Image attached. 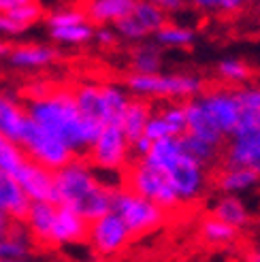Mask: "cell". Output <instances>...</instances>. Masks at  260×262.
I'll return each mask as SVG.
<instances>
[{"label": "cell", "mask_w": 260, "mask_h": 262, "mask_svg": "<svg viewBox=\"0 0 260 262\" xmlns=\"http://www.w3.org/2000/svg\"><path fill=\"white\" fill-rule=\"evenodd\" d=\"M60 205L71 207L90 224L111 211V196L115 190L98 183L79 164H71L54 173Z\"/></svg>", "instance_id": "obj_1"}, {"label": "cell", "mask_w": 260, "mask_h": 262, "mask_svg": "<svg viewBox=\"0 0 260 262\" xmlns=\"http://www.w3.org/2000/svg\"><path fill=\"white\" fill-rule=\"evenodd\" d=\"M122 192L135 194L139 199L154 203L156 207H166V209H171L179 203V194L175 192L168 173L158 166L147 164L145 160L128 166Z\"/></svg>", "instance_id": "obj_2"}, {"label": "cell", "mask_w": 260, "mask_h": 262, "mask_svg": "<svg viewBox=\"0 0 260 262\" xmlns=\"http://www.w3.org/2000/svg\"><path fill=\"white\" fill-rule=\"evenodd\" d=\"M111 211L124 220V224L130 232H143L151 226H158L162 220L160 207L128 192H113Z\"/></svg>", "instance_id": "obj_3"}, {"label": "cell", "mask_w": 260, "mask_h": 262, "mask_svg": "<svg viewBox=\"0 0 260 262\" xmlns=\"http://www.w3.org/2000/svg\"><path fill=\"white\" fill-rule=\"evenodd\" d=\"M126 137L122 126H105L100 137L90 145L88 154L79 158V166L92 164L100 168H122L126 162Z\"/></svg>", "instance_id": "obj_4"}, {"label": "cell", "mask_w": 260, "mask_h": 262, "mask_svg": "<svg viewBox=\"0 0 260 262\" xmlns=\"http://www.w3.org/2000/svg\"><path fill=\"white\" fill-rule=\"evenodd\" d=\"M54 222H56V205L51 203H32V213L28 222V241L30 250L34 252H51L60 245L54 234Z\"/></svg>", "instance_id": "obj_5"}, {"label": "cell", "mask_w": 260, "mask_h": 262, "mask_svg": "<svg viewBox=\"0 0 260 262\" xmlns=\"http://www.w3.org/2000/svg\"><path fill=\"white\" fill-rule=\"evenodd\" d=\"M19 181V186L26 190V194L34 201L41 203H51V205H60V196L56 190V179L54 173L43 168L41 164H36L28 160L24 156V166L15 177Z\"/></svg>", "instance_id": "obj_6"}, {"label": "cell", "mask_w": 260, "mask_h": 262, "mask_svg": "<svg viewBox=\"0 0 260 262\" xmlns=\"http://www.w3.org/2000/svg\"><path fill=\"white\" fill-rule=\"evenodd\" d=\"M128 88L139 94H158V96H184L199 92L201 83L190 77H156V75H135L126 79Z\"/></svg>", "instance_id": "obj_7"}, {"label": "cell", "mask_w": 260, "mask_h": 262, "mask_svg": "<svg viewBox=\"0 0 260 262\" xmlns=\"http://www.w3.org/2000/svg\"><path fill=\"white\" fill-rule=\"evenodd\" d=\"M0 211L24 226H28L32 213V199L19 186V181L5 171H0Z\"/></svg>", "instance_id": "obj_8"}, {"label": "cell", "mask_w": 260, "mask_h": 262, "mask_svg": "<svg viewBox=\"0 0 260 262\" xmlns=\"http://www.w3.org/2000/svg\"><path fill=\"white\" fill-rule=\"evenodd\" d=\"M164 24H166V17L160 7H156L154 3H139V0H137L135 11L128 17L115 21L118 30L126 34L128 38H143L154 30L158 32Z\"/></svg>", "instance_id": "obj_9"}, {"label": "cell", "mask_w": 260, "mask_h": 262, "mask_svg": "<svg viewBox=\"0 0 260 262\" xmlns=\"http://www.w3.org/2000/svg\"><path fill=\"white\" fill-rule=\"evenodd\" d=\"M128 234H130V230L126 228L124 220L120 215H115L113 211H109L107 215H102L100 220H96L92 224V237L90 239H92L96 252L111 254L126 243Z\"/></svg>", "instance_id": "obj_10"}, {"label": "cell", "mask_w": 260, "mask_h": 262, "mask_svg": "<svg viewBox=\"0 0 260 262\" xmlns=\"http://www.w3.org/2000/svg\"><path fill=\"white\" fill-rule=\"evenodd\" d=\"M222 168H248L260 175V135L237 137L232 147L226 149Z\"/></svg>", "instance_id": "obj_11"}, {"label": "cell", "mask_w": 260, "mask_h": 262, "mask_svg": "<svg viewBox=\"0 0 260 262\" xmlns=\"http://www.w3.org/2000/svg\"><path fill=\"white\" fill-rule=\"evenodd\" d=\"M54 234L62 241H75L83 243L92 237V224L83 220L79 213H75L67 205H56V222H54Z\"/></svg>", "instance_id": "obj_12"}, {"label": "cell", "mask_w": 260, "mask_h": 262, "mask_svg": "<svg viewBox=\"0 0 260 262\" xmlns=\"http://www.w3.org/2000/svg\"><path fill=\"white\" fill-rule=\"evenodd\" d=\"M164 171L168 173L173 181V188L179 196H194L199 194L201 183H203V175H201V166L197 162H192L190 158H186L184 154H179L177 158L168 164Z\"/></svg>", "instance_id": "obj_13"}, {"label": "cell", "mask_w": 260, "mask_h": 262, "mask_svg": "<svg viewBox=\"0 0 260 262\" xmlns=\"http://www.w3.org/2000/svg\"><path fill=\"white\" fill-rule=\"evenodd\" d=\"M184 109H186V120H188V133L205 143H209V145L220 147L224 133L213 122L209 111H207L201 102H186Z\"/></svg>", "instance_id": "obj_14"}, {"label": "cell", "mask_w": 260, "mask_h": 262, "mask_svg": "<svg viewBox=\"0 0 260 262\" xmlns=\"http://www.w3.org/2000/svg\"><path fill=\"white\" fill-rule=\"evenodd\" d=\"M201 104L209 111V115L213 117V122L220 126V130H222L224 135L235 133V128L239 124V111H241L235 96H228V94L218 92V94L207 96Z\"/></svg>", "instance_id": "obj_15"}, {"label": "cell", "mask_w": 260, "mask_h": 262, "mask_svg": "<svg viewBox=\"0 0 260 262\" xmlns=\"http://www.w3.org/2000/svg\"><path fill=\"white\" fill-rule=\"evenodd\" d=\"M149 102L141 100V98H130L126 102V111L122 117V133L126 137L128 145H135V143L145 135V126L149 122Z\"/></svg>", "instance_id": "obj_16"}, {"label": "cell", "mask_w": 260, "mask_h": 262, "mask_svg": "<svg viewBox=\"0 0 260 262\" xmlns=\"http://www.w3.org/2000/svg\"><path fill=\"white\" fill-rule=\"evenodd\" d=\"M73 98L85 120L107 126V107H105V96H102V88H92V85L77 88L73 90Z\"/></svg>", "instance_id": "obj_17"}, {"label": "cell", "mask_w": 260, "mask_h": 262, "mask_svg": "<svg viewBox=\"0 0 260 262\" xmlns=\"http://www.w3.org/2000/svg\"><path fill=\"white\" fill-rule=\"evenodd\" d=\"M137 0H96L92 3V9L88 13V19L92 24H102V21H120L128 17L135 11Z\"/></svg>", "instance_id": "obj_18"}, {"label": "cell", "mask_w": 260, "mask_h": 262, "mask_svg": "<svg viewBox=\"0 0 260 262\" xmlns=\"http://www.w3.org/2000/svg\"><path fill=\"white\" fill-rule=\"evenodd\" d=\"M177 145L181 149V154L190 158L192 162H197L199 166H209L213 162V158H218V149L215 145H209L197 137H192L190 133L177 139Z\"/></svg>", "instance_id": "obj_19"}, {"label": "cell", "mask_w": 260, "mask_h": 262, "mask_svg": "<svg viewBox=\"0 0 260 262\" xmlns=\"http://www.w3.org/2000/svg\"><path fill=\"white\" fill-rule=\"evenodd\" d=\"M260 175L248 171V168H224V171L215 173V183L222 190H239V188H248L258 179Z\"/></svg>", "instance_id": "obj_20"}, {"label": "cell", "mask_w": 260, "mask_h": 262, "mask_svg": "<svg viewBox=\"0 0 260 262\" xmlns=\"http://www.w3.org/2000/svg\"><path fill=\"white\" fill-rule=\"evenodd\" d=\"M11 58L17 64H47V62L58 60V51L36 47V45H19L11 54Z\"/></svg>", "instance_id": "obj_21"}, {"label": "cell", "mask_w": 260, "mask_h": 262, "mask_svg": "<svg viewBox=\"0 0 260 262\" xmlns=\"http://www.w3.org/2000/svg\"><path fill=\"white\" fill-rule=\"evenodd\" d=\"M213 215L220 222H226L230 226H243L248 222V213H245L243 205L237 199H224L215 209H213Z\"/></svg>", "instance_id": "obj_22"}, {"label": "cell", "mask_w": 260, "mask_h": 262, "mask_svg": "<svg viewBox=\"0 0 260 262\" xmlns=\"http://www.w3.org/2000/svg\"><path fill=\"white\" fill-rule=\"evenodd\" d=\"M158 38H160V43H168V45H188L194 41L190 30L177 28V26H168V24H164L158 30Z\"/></svg>", "instance_id": "obj_23"}, {"label": "cell", "mask_w": 260, "mask_h": 262, "mask_svg": "<svg viewBox=\"0 0 260 262\" xmlns=\"http://www.w3.org/2000/svg\"><path fill=\"white\" fill-rule=\"evenodd\" d=\"M51 36L58 41H71V43H83L92 36V30L88 26H69V28H54Z\"/></svg>", "instance_id": "obj_24"}, {"label": "cell", "mask_w": 260, "mask_h": 262, "mask_svg": "<svg viewBox=\"0 0 260 262\" xmlns=\"http://www.w3.org/2000/svg\"><path fill=\"white\" fill-rule=\"evenodd\" d=\"M203 232H205V237H209L213 241H226L235 237V226L226 224V222H220V220H209V222H205Z\"/></svg>", "instance_id": "obj_25"}, {"label": "cell", "mask_w": 260, "mask_h": 262, "mask_svg": "<svg viewBox=\"0 0 260 262\" xmlns=\"http://www.w3.org/2000/svg\"><path fill=\"white\" fill-rule=\"evenodd\" d=\"M135 69L139 75H151L160 69V60L158 54L151 49H141L139 54L135 56Z\"/></svg>", "instance_id": "obj_26"}, {"label": "cell", "mask_w": 260, "mask_h": 262, "mask_svg": "<svg viewBox=\"0 0 260 262\" xmlns=\"http://www.w3.org/2000/svg\"><path fill=\"white\" fill-rule=\"evenodd\" d=\"M143 137H147L151 143L162 141V139H175L173 130L168 128V124L162 120V117H151V120L147 122V126H145V135Z\"/></svg>", "instance_id": "obj_27"}, {"label": "cell", "mask_w": 260, "mask_h": 262, "mask_svg": "<svg viewBox=\"0 0 260 262\" xmlns=\"http://www.w3.org/2000/svg\"><path fill=\"white\" fill-rule=\"evenodd\" d=\"M49 24L54 28H69V26H83L88 17L81 11H67V13H58V15H49Z\"/></svg>", "instance_id": "obj_28"}, {"label": "cell", "mask_w": 260, "mask_h": 262, "mask_svg": "<svg viewBox=\"0 0 260 262\" xmlns=\"http://www.w3.org/2000/svg\"><path fill=\"white\" fill-rule=\"evenodd\" d=\"M218 71L230 81H243V79H248L250 77V69L245 67V64H241V62H222Z\"/></svg>", "instance_id": "obj_29"}, {"label": "cell", "mask_w": 260, "mask_h": 262, "mask_svg": "<svg viewBox=\"0 0 260 262\" xmlns=\"http://www.w3.org/2000/svg\"><path fill=\"white\" fill-rule=\"evenodd\" d=\"M26 254V245L13 241H0V256H21Z\"/></svg>", "instance_id": "obj_30"}, {"label": "cell", "mask_w": 260, "mask_h": 262, "mask_svg": "<svg viewBox=\"0 0 260 262\" xmlns=\"http://www.w3.org/2000/svg\"><path fill=\"white\" fill-rule=\"evenodd\" d=\"M0 30H7V32H21L26 30V26L15 21V19H11L9 15H0Z\"/></svg>", "instance_id": "obj_31"}, {"label": "cell", "mask_w": 260, "mask_h": 262, "mask_svg": "<svg viewBox=\"0 0 260 262\" xmlns=\"http://www.w3.org/2000/svg\"><path fill=\"white\" fill-rule=\"evenodd\" d=\"M241 5H243V0H218V9H222L224 13L237 11Z\"/></svg>", "instance_id": "obj_32"}, {"label": "cell", "mask_w": 260, "mask_h": 262, "mask_svg": "<svg viewBox=\"0 0 260 262\" xmlns=\"http://www.w3.org/2000/svg\"><path fill=\"white\" fill-rule=\"evenodd\" d=\"M151 3L160 9H179L184 5V0H151Z\"/></svg>", "instance_id": "obj_33"}, {"label": "cell", "mask_w": 260, "mask_h": 262, "mask_svg": "<svg viewBox=\"0 0 260 262\" xmlns=\"http://www.w3.org/2000/svg\"><path fill=\"white\" fill-rule=\"evenodd\" d=\"M192 3L203 9H218V0H192Z\"/></svg>", "instance_id": "obj_34"}, {"label": "cell", "mask_w": 260, "mask_h": 262, "mask_svg": "<svg viewBox=\"0 0 260 262\" xmlns=\"http://www.w3.org/2000/svg\"><path fill=\"white\" fill-rule=\"evenodd\" d=\"M98 38H100V43H105V45H111L113 43V34H109V32H100Z\"/></svg>", "instance_id": "obj_35"}, {"label": "cell", "mask_w": 260, "mask_h": 262, "mask_svg": "<svg viewBox=\"0 0 260 262\" xmlns=\"http://www.w3.org/2000/svg\"><path fill=\"white\" fill-rule=\"evenodd\" d=\"M15 3H17V5H36L38 0H15Z\"/></svg>", "instance_id": "obj_36"}, {"label": "cell", "mask_w": 260, "mask_h": 262, "mask_svg": "<svg viewBox=\"0 0 260 262\" xmlns=\"http://www.w3.org/2000/svg\"><path fill=\"white\" fill-rule=\"evenodd\" d=\"M254 262H260V254H256V256H254Z\"/></svg>", "instance_id": "obj_37"}, {"label": "cell", "mask_w": 260, "mask_h": 262, "mask_svg": "<svg viewBox=\"0 0 260 262\" xmlns=\"http://www.w3.org/2000/svg\"><path fill=\"white\" fill-rule=\"evenodd\" d=\"M0 262H15V260H0Z\"/></svg>", "instance_id": "obj_38"}]
</instances>
